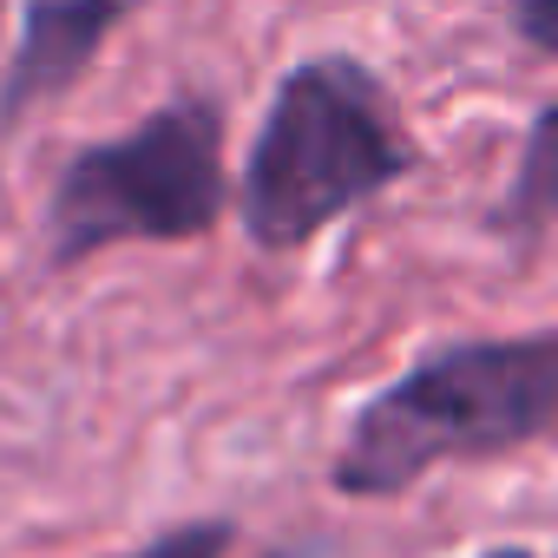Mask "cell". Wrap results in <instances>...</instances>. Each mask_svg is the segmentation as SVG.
<instances>
[{"label": "cell", "mask_w": 558, "mask_h": 558, "mask_svg": "<svg viewBox=\"0 0 558 558\" xmlns=\"http://www.w3.org/2000/svg\"><path fill=\"white\" fill-rule=\"evenodd\" d=\"M558 421V329L447 342L388 381L336 453L342 499H395L447 460H506Z\"/></svg>", "instance_id": "6da1fadb"}, {"label": "cell", "mask_w": 558, "mask_h": 558, "mask_svg": "<svg viewBox=\"0 0 558 558\" xmlns=\"http://www.w3.org/2000/svg\"><path fill=\"white\" fill-rule=\"evenodd\" d=\"M414 171L388 93L355 60H310L276 86L243 165V230L263 250H303L342 210Z\"/></svg>", "instance_id": "7a4b0ae2"}, {"label": "cell", "mask_w": 558, "mask_h": 558, "mask_svg": "<svg viewBox=\"0 0 558 558\" xmlns=\"http://www.w3.org/2000/svg\"><path fill=\"white\" fill-rule=\"evenodd\" d=\"M223 217V112L178 99L112 145H86L53 184V263L106 243H184Z\"/></svg>", "instance_id": "3957f363"}, {"label": "cell", "mask_w": 558, "mask_h": 558, "mask_svg": "<svg viewBox=\"0 0 558 558\" xmlns=\"http://www.w3.org/2000/svg\"><path fill=\"white\" fill-rule=\"evenodd\" d=\"M132 0H34L14 66H8V93H0V112L21 119L27 106H47L53 93H66L86 60L106 47V34L119 27V14Z\"/></svg>", "instance_id": "277c9868"}, {"label": "cell", "mask_w": 558, "mask_h": 558, "mask_svg": "<svg viewBox=\"0 0 558 558\" xmlns=\"http://www.w3.org/2000/svg\"><path fill=\"white\" fill-rule=\"evenodd\" d=\"M551 151H558V112L545 106V112L532 119L525 158H519V184H512L499 223H512V230H525V236L545 230V217H551V184H558V178H551Z\"/></svg>", "instance_id": "5b68a950"}, {"label": "cell", "mask_w": 558, "mask_h": 558, "mask_svg": "<svg viewBox=\"0 0 558 558\" xmlns=\"http://www.w3.org/2000/svg\"><path fill=\"white\" fill-rule=\"evenodd\" d=\"M230 545H236L230 519H184V525H165L151 545L119 551V558H230Z\"/></svg>", "instance_id": "8992f818"}, {"label": "cell", "mask_w": 558, "mask_h": 558, "mask_svg": "<svg viewBox=\"0 0 558 558\" xmlns=\"http://www.w3.org/2000/svg\"><path fill=\"white\" fill-rule=\"evenodd\" d=\"M519 34L532 40V53L558 47V0H519Z\"/></svg>", "instance_id": "52a82bcc"}, {"label": "cell", "mask_w": 558, "mask_h": 558, "mask_svg": "<svg viewBox=\"0 0 558 558\" xmlns=\"http://www.w3.org/2000/svg\"><path fill=\"white\" fill-rule=\"evenodd\" d=\"M480 558H538V551H525V545H493V551H480Z\"/></svg>", "instance_id": "ba28073f"}]
</instances>
